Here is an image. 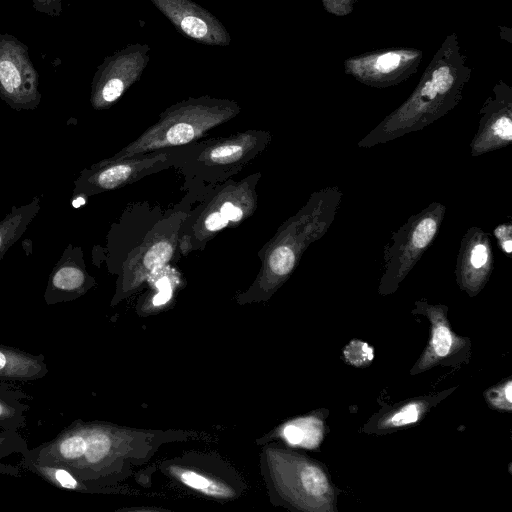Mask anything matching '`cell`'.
Segmentation results:
<instances>
[{
	"label": "cell",
	"mask_w": 512,
	"mask_h": 512,
	"mask_svg": "<svg viewBox=\"0 0 512 512\" xmlns=\"http://www.w3.org/2000/svg\"><path fill=\"white\" fill-rule=\"evenodd\" d=\"M472 67L456 32L448 34L408 98L357 143L371 148L421 131L453 110L463 98Z\"/></svg>",
	"instance_id": "6da1fadb"
},
{
	"label": "cell",
	"mask_w": 512,
	"mask_h": 512,
	"mask_svg": "<svg viewBox=\"0 0 512 512\" xmlns=\"http://www.w3.org/2000/svg\"><path fill=\"white\" fill-rule=\"evenodd\" d=\"M127 455V431L105 422L76 419L22 457L65 467L85 484L102 489L119 473Z\"/></svg>",
	"instance_id": "7a4b0ae2"
},
{
	"label": "cell",
	"mask_w": 512,
	"mask_h": 512,
	"mask_svg": "<svg viewBox=\"0 0 512 512\" xmlns=\"http://www.w3.org/2000/svg\"><path fill=\"white\" fill-rule=\"evenodd\" d=\"M338 186L313 192L302 208L286 220L268 243L261 284L265 292L277 289L297 267L306 249L321 239L333 223L342 202Z\"/></svg>",
	"instance_id": "3957f363"
},
{
	"label": "cell",
	"mask_w": 512,
	"mask_h": 512,
	"mask_svg": "<svg viewBox=\"0 0 512 512\" xmlns=\"http://www.w3.org/2000/svg\"><path fill=\"white\" fill-rule=\"evenodd\" d=\"M239 112V105L232 100L209 96L189 98L167 108L159 120L136 140L106 159H128L161 148L190 143Z\"/></svg>",
	"instance_id": "277c9868"
},
{
	"label": "cell",
	"mask_w": 512,
	"mask_h": 512,
	"mask_svg": "<svg viewBox=\"0 0 512 512\" xmlns=\"http://www.w3.org/2000/svg\"><path fill=\"white\" fill-rule=\"evenodd\" d=\"M446 206L433 201L420 212L411 215L393 232L384 249V271L378 292L394 293L408 276L440 231Z\"/></svg>",
	"instance_id": "5b68a950"
},
{
	"label": "cell",
	"mask_w": 512,
	"mask_h": 512,
	"mask_svg": "<svg viewBox=\"0 0 512 512\" xmlns=\"http://www.w3.org/2000/svg\"><path fill=\"white\" fill-rule=\"evenodd\" d=\"M267 460L275 485L289 502L307 511L332 510L334 492L320 465L280 449H268Z\"/></svg>",
	"instance_id": "8992f818"
},
{
	"label": "cell",
	"mask_w": 512,
	"mask_h": 512,
	"mask_svg": "<svg viewBox=\"0 0 512 512\" xmlns=\"http://www.w3.org/2000/svg\"><path fill=\"white\" fill-rule=\"evenodd\" d=\"M423 52L416 48L397 47L380 49L344 60V73L373 88L398 85L420 66Z\"/></svg>",
	"instance_id": "52a82bcc"
},
{
	"label": "cell",
	"mask_w": 512,
	"mask_h": 512,
	"mask_svg": "<svg viewBox=\"0 0 512 512\" xmlns=\"http://www.w3.org/2000/svg\"><path fill=\"white\" fill-rule=\"evenodd\" d=\"M150 59V46L135 43L107 57L95 73L90 102L94 109L112 106L142 75Z\"/></svg>",
	"instance_id": "ba28073f"
},
{
	"label": "cell",
	"mask_w": 512,
	"mask_h": 512,
	"mask_svg": "<svg viewBox=\"0 0 512 512\" xmlns=\"http://www.w3.org/2000/svg\"><path fill=\"white\" fill-rule=\"evenodd\" d=\"M0 97L17 111L34 110L41 101L39 76L27 48L11 36H0Z\"/></svg>",
	"instance_id": "9c48e42d"
},
{
	"label": "cell",
	"mask_w": 512,
	"mask_h": 512,
	"mask_svg": "<svg viewBox=\"0 0 512 512\" xmlns=\"http://www.w3.org/2000/svg\"><path fill=\"white\" fill-rule=\"evenodd\" d=\"M512 142V87L499 80L480 109L478 129L470 142L472 156L507 147Z\"/></svg>",
	"instance_id": "30bf717a"
},
{
	"label": "cell",
	"mask_w": 512,
	"mask_h": 512,
	"mask_svg": "<svg viewBox=\"0 0 512 512\" xmlns=\"http://www.w3.org/2000/svg\"><path fill=\"white\" fill-rule=\"evenodd\" d=\"M179 33L200 44L228 46L231 37L224 25L192 0H150Z\"/></svg>",
	"instance_id": "8fae6325"
},
{
	"label": "cell",
	"mask_w": 512,
	"mask_h": 512,
	"mask_svg": "<svg viewBox=\"0 0 512 512\" xmlns=\"http://www.w3.org/2000/svg\"><path fill=\"white\" fill-rule=\"evenodd\" d=\"M494 264L490 235L482 228L469 227L460 241L455 276L460 289L476 296L487 284Z\"/></svg>",
	"instance_id": "7c38bea8"
},
{
	"label": "cell",
	"mask_w": 512,
	"mask_h": 512,
	"mask_svg": "<svg viewBox=\"0 0 512 512\" xmlns=\"http://www.w3.org/2000/svg\"><path fill=\"white\" fill-rule=\"evenodd\" d=\"M135 156L128 159L111 161L104 159L83 169L74 180L73 197L84 199L109 190L120 188L132 181L141 171L161 161L155 157Z\"/></svg>",
	"instance_id": "4fadbf2b"
},
{
	"label": "cell",
	"mask_w": 512,
	"mask_h": 512,
	"mask_svg": "<svg viewBox=\"0 0 512 512\" xmlns=\"http://www.w3.org/2000/svg\"><path fill=\"white\" fill-rule=\"evenodd\" d=\"M95 285L79 246L68 244L53 267L44 292L47 305L75 300Z\"/></svg>",
	"instance_id": "5bb4252c"
},
{
	"label": "cell",
	"mask_w": 512,
	"mask_h": 512,
	"mask_svg": "<svg viewBox=\"0 0 512 512\" xmlns=\"http://www.w3.org/2000/svg\"><path fill=\"white\" fill-rule=\"evenodd\" d=\"M447 310L441 304L431 305L425 300L415 302L414 312L426 315L431 323L430 340L414 366L416 372L427 370L464 348L465 339L454 334L449 326Z\"/></svg>",
	"instance_id": "9a60e30c"
},
{
	"label": "cell",
	"mask_w": 512,
	"mask_h": 512,
	"mask_svg": "<svg viewBox=\"0 0 512 512\" xmlns=\"http://www.w3.org/2000/svg\"><path fill=\"white\" fill-rule=\"evenodd\" d=\"M269 141V134L248 131L215 142L205 148L199 160L210 166L242 164L251 158Z\"/></svg>",
	"instance_id": "2e32d148"
},
{
	"label": "cell",
	"mask_w": 512,
	"mask_h": 512,
	"mask_svg": "<svg viewBox=\"0 0 512 512\" xmlns=\"http://www.w3.org/2000/svg\"><path fill=\"white\" fill-rule=\"evenodd\" d=\"M48 367L42 354L0 344V381L32 382L44 378Z\"/></svg>",
	"instance_id": "e0dca14e"
},
{
	"label": "cell",
	"mask_w": 512,
	"mask_h": 512,
	"mask_svg": "<svg viewBox=\"0 0 512 512\" xmlns=\"http://www.w3.org/2000/svg\"><path fill=\"white\" fill-rule=\"evenodd\" d=\"M41 208V197L35 196L31 202L19 206L13 205L6 216L0 220V261L29 227Z\"/></svg>",
	"instance_id": "ac0fdd59"
},
{
	"label": "cell",
	"mask_w": 512,
	"mask_h": 512,
	"mask_svg": "<svg viewBox=\"0 0 512 512\" xmlns=\"http://www.w3.org/2000/svg\"><path fill=\"white\" fill-rule=\"evenodd\" d=\"M23 390L10 382L0 381V428L19 431L26 425V412L30 406L24 400L31 399Z\"/></svg>",
	"instance_id": "d6986e66"
},
{
	"label": "cell",
	"mask_w": 512,
	"mask_h": 512,
	"mask_svg": "<svg viewBox=\"0 0 512 512\" xmlns=\"http://www.w3.org/2000/svg\"><path fill=\"white\" fill-rule=\"evenodd\" d=\"M168 471L180 483L205 496L217 499L235 497L234 490L226 483L199 471L177 465L170 466Z\"/></svg>",
	"instance_id": "ffe728a7"
},
{
	"label": "cell",
	"mask_w": 512,
	"mask_h": 512,
	"mask_svg": "<svg viewBox=\"0 0 512 512\" xmlns=\"http://www.w3.org/2000/svg\"><path fill=\"white\" fill-rule=\"evenodd\" d=\"M280 435L290 445L311 449L322 439V423L315 417L295 419L281 427Z\"/></svg>",
	"instance_id": "44dd1931"
},
{
	"label": "cell",
	"mask_w": 512,
	"mask_h": 512,
	"mask_svg": "<svg viewBox=\"0 0 512 512\" xmlns=\"http://www.w3.org/2000/svg\"><path fill=\"white\" fill-rule=\"evenodd\" d=\"M175 243L174 236L162 237L148 247L141 255L135 269L136 275H140L138 277L140 281L149 273L162 268L170 260L175 250Z\"/></svg>",
	"instance_id": "7402d4cb"
},
{
	"label": "cell",
	"mask_w": 512,
	"mask_h": 512,
	"mask_svg": "<svg viewBox=\"0 0 512 512\" xmlns=\"http://www.w3.org/2000/svg\"><path fill=\"white\" fill-rule=\"evenodd\" d=\"M28 449L26 440L18 431L2 430L0 432V474L19 476V468L3 463L2 459L15 453L22 456Z\"/></svg>",
	"instance_id": "603a6c76"
},
{
	"label": "cell",
	"mask_w": 512,
	"mask_h": 512,
	"mask_svg": "<svg viewBox=\"0 0 512 512\" xmlns=\"http://www.w3.org/2000/svg\"><path fill=\"white\" fill-rule=\"evenodd\" d=\"M426 404L423 401H412L393 411L379 422L382 429L402 427L417 422L423 415Z\"/></svg>",
	"instance_id": "cb8c5ba5"
},
{
	"label": "cell",
	"mask_w": 512,
	"mask_h": 512,
	"mask_svg": "<svg viewBox=\"0 0 512 512\" xmlns=\"http://www.w3.org/2000/svg\"><path fill=\"white\" fill-rule=\"evenodd\" d=\"M343 355L349 364L355 367H364L372 362L374 351L368 343L353 340L344 348Z\"/></svg>",
	"instance_id": "d4e9b609"
},
{
	"label": "cell",
	"mask_w": 512,
	"mask_h": 512,
	"mask_svg": "<svg viewBox=\"0 0 512 512\" xmlns=\"http://www.w3.org/2000/svg\"><path fill=\"white\" fill-rule=\"evenodd\" d=\"M486 398L492 407L510 411L512 407V382L508 380L502 385L493 387L486 392Z\"/></svg>",
	"instance_id": "484cf974"
},
{
	"label": "cell",
	"mask_w": 512,
	"mask_h": 512,
	"mask_svg": "<svg viewBox=\"0 0 512 512\" xmlns=\"http://www.w3.org/2000/svg\"><path fill=\"white\" fill-rule=\"evenodd\" d=\"M501 251L507 256L512 255V224L510 221L501 223L493 229Z\"/></svg>",
	"instance_id": "4316f807"
},
{
	"label": "cell",
	"mask_w": 512,
	"mask_h": 512,
	"mask_svg": "<svg viewBox=\"0 0 512 512\" xmlns=\"http://www.w3.org/2000/svg\"><path fill=\"white\" fill-rule=\"evenodd\" d=\"M325 10L336 16H345L352 12L356 0H321Z\"/></svg>",
	"instance_id": "83f0119b"
},
{
	"label": "cell",
	"mask_w": 512,
	"mask_h": 512,
	"mask_svg": "<svg viewBox=\"0 0 512 512\" xmlns=\"http://www.w3.org/2000/svg\"><path fill=\"white\" fill-rule=\"evenodd\" d=\"M34 4L38 9L44 10L45 8H55L56 5L59 7L62 0H33Z\"/></svg>",
	"instance_id": "f1b7e54d"
},
{
	"label": "cell",
	"mask_w": 512,
	"mask_h": 512,
	"mask_svg": "<svg viewBox=\"0 0 512 512\" xmlns=\"http://www.w3.org/2000/svg\"><path fill=\"white\" fill-rule=\"evenodd\" d=\"M125 510H129V511H142V510H145V511H157L158 509H154V508H131V509H125Z\"/></svg>",
	"instance_id": "f546056e"
}]
</instances>
